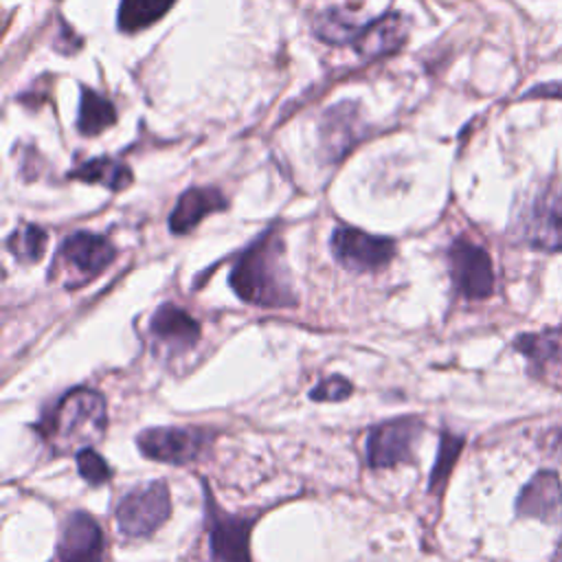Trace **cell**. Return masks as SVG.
Listing matches in <instances>:
<instances>
[{"mask_svg": "<svg viewBox=\"0 0 562 562\" xmlns=\"http://www.w3.org/2000/svg\"><path fill=\"white\" fill-rule=\"evenodd\" d=\"M450 277L454 290L472 301L485 299L494 292V268L490 255L474 241L459 237L448 250Z\"/></svg>", "mask_w": 562, "mask_h": 562, "instance_id": "cell-10", "label": "cell"}, {"mask_svg": "<svg viewBox=\"0 0 562 562\" xmlns=\"http://www.w3.org/2000/svg\"><path fill=\"white\" fill-rule=\"evenodd\" d=\"M77 470L81 474L83 481H88L90 485H103L105 481H110L112 470L108 465V461L94 452L92 448H83L77 452Z\"/></svg>", "mask_w": 562, "mask_h": 562, "instance_id": "cell-23", "label": "cell"}, {"mask_svg": "<svg viewBox=\"0 0 562 562\" xmlns=\"http://www.w3.org/2000/svg\"><path fill=\"white\" fill-rule=\"evenodd\" d=\"M514 349L520 351L536 373L562 367V327L542 329L536 334H522L514 340Z\"/></svg>", "mask_w": 562, "mask_h": 562, "instance_id": "cell-16", "label": "cell"}, {"mask_svg": "<svg viewBox=\"0 0 562 562\" xmlns=\"http://www.w3.org/2000/svg\"><path fill=\"white\" fill-rule=\"evenodd\" d=\"M176 0H121L119 4V29L134 33L158 22Z\"/></svg>", "mask_w": 562, "mask_h": 562, "instance_id": "cell-20", "label": "cell"}, {"mask_svg": "<svg viewBox=\"0 0 562 562\" xmlns=\"http://www.w3.org/2000/svg\"><path fill=\"white\" fill-rule=\"evenodd\" d=\"M463 437L459 435H452V432H441V439H439V452H437V459H435V465H432V472H430V492H441V487L446 485L450 472H452V465L457 463V457L463 448Z\"/></svg>", "mask_w": 562, "mask_h": 562, "instance_id": "cell-22", "label": "cell"}, {"mask_svg": "<svg viewBox=\"0 0 562 562\" xmlns=\"http://www.w3.org/2000/svg\"><path fill=\"white\" fill-rule=\"evenodd\" d=\"M553 452L558 454V457H562V432L555 437V441H553Z\"/></svg>", "mask_w": 562, "mask_h": 562, "instance_id": "cell-26", "label": "cell"}, {"mask_svg": "<svg viewBox=\"0 0 562 562\" xmlns=\"http://www.w3.org/2000/svg\"><path fill=\"white\" fill-rule=\"evenodd\" d=\"M215 432L209 428H180V426H162L147 428L136 437V446L143 457L184 465L198 459L213 441Z\"/></svg>", "mask_w": 562, "mask_h": 562, "instance_id": "cell-7", "label": "cell"}, {"mask_svg": "<svg viewBox=\"0 0 562 562\" xmlns=\"http://www.w3.org/2000/svg\"><path fill=\"white\" fill-rule=\"evenodd\" d=\"M364 24H358L351 13L342 9H327L316 15L314 20V33L321 42L342 46V44H353L358 33L362 31Z\"/></svg>", "mask_w": 562, "mask_h": 562, "instance_id": "cell-19", "label": "cell"}, {"mask_svg": "<svg viewBox=\"0 0 562 562\" xmlns=\"http://www.w3.org/2000/svg\"><path fill=\"white\" fill-rule=\"evenodd\" d=\"M353 391V384L349 380H345L342 375H331V378H325L321 380L312 391H310V397L314 402H340V400H347Z\"/></svg>", "mask_w": 562, "mask_h": 562, "instance_id": "cell-24", "label": "cell"}, {"mask_svg": "<svg viewBox=\"0 0 562 562\" xmlns=\"http://www.w3.org/2000/svg\"><path fill=\"white\" fill-rule=\"evenodd\" d=\"M149 334L156 342L184 351L200 340V323L182 307L165 303L149 318Z\"/></svg>", "mask_w": 562, "mask_h": 562, "instance_id": "cell-14", "label": "cell"}, {"mask_svg": "<svg viewBox=\"0 0 562 562\" xmlns=\"http://www.w3.org/2000/svg\"><path fill=\"white\" fill-rule=\"evenodd\" d=\"M406 33H408L406 18L397 11H391L364 24L358 37L353 40V48L362 59L384 57L404 46Z\"/></svg>", "mask_w": 562, "mask_h": 562, "instance_id": "cell-13", "label": "cell"}, {"mask_svg": "<svg viewBox=\"0 0 562 562\" xmlns=\"http://www.w3.org/2000/svg\"><path fill=\"white\" fill-rule=\"evenodd\" d=\"M46 241L48 235L44 228L35 226V224H24L20 228H15L9 239H7V248L11 250V255L22 261V263H33L37 259H42L44 250H46Z\"/></svg>", "mask_w": 562, "mask_h": 562, "instance_id": "cell-21", "label": "cell"}, {"mask_svg": "<svg viewBox=\"0 0 562 562\" xmlns=\"http://www.w3.org/2000/svg\"><path fill=\"white\" fill-rule=\"evenodd\" d=\"M226 198L222 195L220 189H213V187H193V189H187L171 215H169V231L173 235H187L189 231H193L209 213H217V211H224L226 209Z\"/></svg>", "mask_w": 562, "mask_h": 562, "instance_id": "cell-15", "label": "cell"}, {"mask_svg": "<svg viewBox=\"0 0 562 562\" xmlns=\"http://www.w3.org/2000/svg\"><path fill=\"white\" fill-rule=\"evenodd\" d=\"M516 512L527 518L553 522L562 516V483L551 470H542L520 490L516 498Z\"/></svg>", "mask_w": 562, "mask_h": 562, "instance_id": "cell-12", "label": "cell"}, {"mask_svg": "<svg viewBox=\"0 0 562 562\" xmlns=\"http://www.w3.org/2000/svg\"><path fill=\"white\" fill-rule=\"evenodd\" d=\"M108 428L105 400L94 389L77 386L57 397L35 424L53 454L79 452L101 441Z\"/></svg>", "mask_w": 562, "mask_h": 562, "instance_id": "cell-2", "label": "cell"}, {"mask_svg": "<svg viewBox=\"0 0 562 562\" xmlns=\"http://www.w3.org/2000/svg\"><path fill=\"white\" fill-rule=\"evenodd\" d=\"M204 509L209 525V549L213 562H252L250 560V531L255 518L235 516L224 512L209 485H204Z\"/></svg>", "mask_w": 562, "mask_h": 562, "instance_id": "cell-5", "label": "cell"}, {"mask_svg": "<svg viewBox=\"0 0 562 562\" xmlns=\"http://www.w3.org/2000/svg\"><path fill=\"white\" fill-rule=\"evenodd\" d=\"M422 435L419 417H397L373 426L367 435V465L373 470L413 461V446Z\"/></svg>", "mask_w": 562, "mask_h": 562, "instance_id": "cell-9", "label": "cell"}, {"mask_svg": "<svg viewBox=\"0 0 562 562\" xmlns=\"http://www.w3.org/2000/svg\"><path fill=\"white\" fill-rule=\"evenodd\" d=\"M331 252L340 266L353 272H373L391 263L395 241L353 226H338L331 233Z\"/></svg>", "mask_w": 562, "mask_h": 562, "instance_id": "cell-8", "label": "cell"}, {"mask_svg": "<svg viewBox=\"0 0 562 562\" xmlns=\"http://www.w3.org/2000/svg\"><path fill=\"white\" fill-rule=\"evenodd\" d=\"M520 239L547 252H562V184H547L533 193L518 220Z\"/></svg>", "mask_w": 562, "mask_h": 562, "instance_id": "cell-4", "label": "cell"}, {"mask_svg": "<svg viewBox=\"0 0 562 562\" xmlns=\"http://www.w3.org/2000/svg\"><path fill=\"white\" fill-rule=\"evenodd\" d=\"M105 540L99 522L86 512H72L59 531V562H103Z\"/></svg>", "mask_w": 562, "mask_h": 562, "instance_id": "cell-11", "label": "cell"}, {"mask_svg": "<svg viewBox=\"0 0 562 562\" xmlns=\"http://www.w3.org/2000/svg\"><path fill=\"white\" fill-rule=\"evenodd\" d=\"M171 496L165 481H151L130 490L116 505L119 531L127 538H147L167 522Z\"/></svg>", "mask_w": 562, "mask_h": 562, "instance_id": "cell-3", "label": "cell"}, {"mask_svg": "<svg viewBox=\"0 0 562 562\" xmlns=\"http://www.w3.org/2000/svg\"><path fill=\"white\" fill-rule=\"evenodd\" d=\"M116 257V248L103 235L72 233L59 248V263L64 266V285L75 290L99 277Z\"/></svg>", "mask_w": 562, "mask_h": 562, "instance_id": "cell-6", "label": "cell"}, {"mask_svg": "<svg viewBox=\"0 0 562 562\" xmlns=\"http://www.w3.org/2000/svg\"><path fill=\"white\" fill-rule=\"evenodd\" d=\"M68 178L83 180V182H97V184H105L112 191H121V189L130 187L132 169L121 160L101 156V158L81 162L77 169H72L68 173Z\"/></svg>", "mask_w": 562, "mask_h": 562, "instance_id": "cell-17", "label": "cell"}, {"mask_svg": "<svg viewBox=\"0 0 562 562\" xmlns=\"http://www.w3.org/2000/svg\"><path fill=\"white\" fill-rule=\"evenodd\" d=\"M116 112L114 105L101 97L99 92L83 88L81 90V101H79V116H77V130L83 136H97L105 127L114 125Z\"/></svg>", "mask_w": 562, "mask_h": 562, "instance_id": "cell-18", "label": "cell"}, {"mask_svg": "<svg viewBox=\"0 0 562 562\" xmlns=\"http://www.w3.org/2000/svg\"><path fill=\"white\" fill-rule=\"evenodd\" d=\"M231 288L259 307H290L296 303L283 263V239L277 226L261 233L233 263Z\"/></svg>", "mask_w": 562, "mask_h": 562, "instance_id": "cell-1", "label": "cell"}, {"mask_svg": "<svg viewBox=\"0 0 562 562\" xmlns=\"http://www.w3.org/2000/svg\"><path fill=\"white\" fill-rule=\"evenodd\" d=\"M522 97H525V99H531V97H538V99H562V81L536 86V88H531L529 92H525Z\"/></svg>", "mask_w": 562, "mask_h": 562, "instance_id": "cell-25", "label": "cell"}, {"mask_svg": "<svg viewBox=\"0 0 562 562\" xmlns=\"http://www.w3.org/2000/svg\"><path fill=\"white\" fill-rule=\"evenodd\" d=\"M555 562H562V540H560V547H558V555H555Z\"/></svg>", "mask_w": 562, "mask_h": 562, "instance_id": "cell-27", "label": "cell"}]
</instances>
